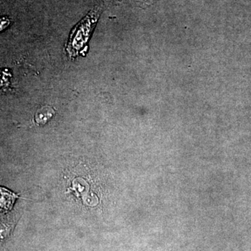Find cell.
<instances>
[{
  "label": "cell",
  "instance_id": "obj_1",
  "mask_svg": "<svg viewBox=\"0 0 251 251\" xmlns=\"http://www.w3.org/2000/svg\"><path fill=\"white\" fill-rule=\"evenodd\" d=\"M100 16V9L96 8L90 11L84 19L74 28L71 33L66 50L71 58L83 54L87 50V44Z\"/></svg>",
  "mask_w": 251,
  "mask_h": 251
},
{
  "label": "cell",
  "instance_id": "obj_2",
  "mask_svg": "<svg viewBox=\"0 0 251 251\" xmlns=\"http://www.w3.org/2000/svg\"><path fill=\"white\" fill-rule=\"evenodd\" d=\"M18 196L6 188L0 187V215L12 209Z\"/></svg>",
  "mask_w": 251,
  "mask_h": 251
},
{
  "label": "cell",
  "instance_id": "obj_3",
  "mask_svg": "<svg viewBox=\"0 0 251 251\" xmlns=\"http://www.w3.org/2000/svg\"><path fill=\"white\" fill-rule=\"evenodd\" d=\"M54 114L53 109L50 107H43L38 110L36 114L35 120L39 125H44L52 118Z\"/></svg>",
  "mask_w": 251,
  "mask_h": 251
},
{
  "label": "cell",
  "instance_id": "obj_4",
  "mask_svg": "<svg viewBox=\"0 0 251 251\" xmlns=\"http://www.w3.org/2000/svg\"><path fill=\"white\" fill-rule=\"evenodd\" d=\"M11 24V20L6 17L0 18V31L4 30Z\"/></svg>",
  "mask_w": 251,
  "mask_h": 251
}]
</instances>
